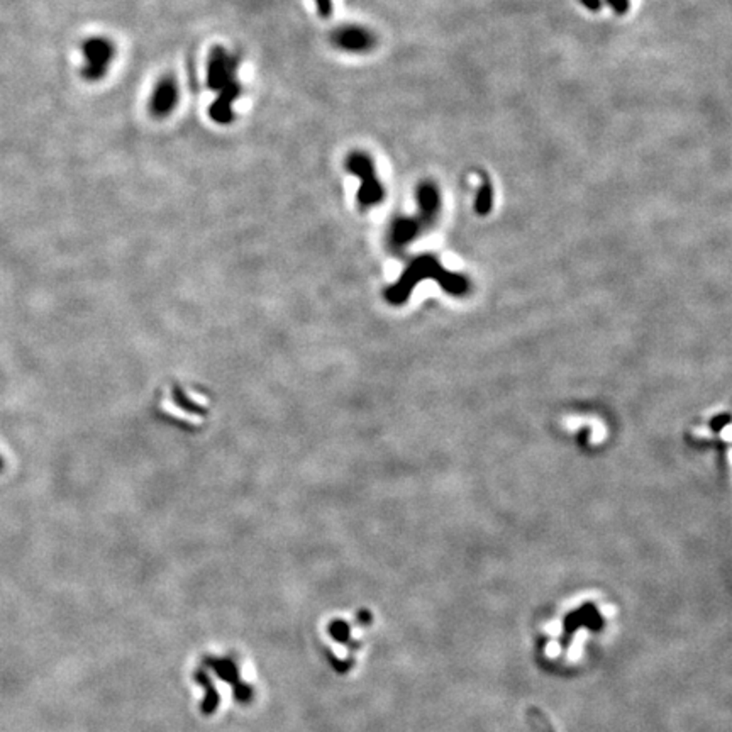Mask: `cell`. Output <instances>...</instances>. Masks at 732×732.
Here are the masks:
<instances>
[{
	"instance_id": "7c38bea8",
	"label": "cell",
	"mask_w": 732,
	"mask_h": 732,
	"mask_svg": "<svg viewBox=\"0 0 732 732\" xmlns=\"http://www.w3.org/2000/svg\"><path fill=\"white\" fill-rule=\"evenodd\" d=\"M580 2L590 11H600V7H602V0H580Z\"/></svg>"
},
{
	"instance_id": "ba28073f",
	"label": "cell",
	"mask_w": 732,
	"mask_h": 732,
	"mask_svg": "<svg viewBox=\"0 0 732 732\" xmlns=\"http://www.w3.org/2000/svg\"><path fill=\"white\" fill-rule=\"evenodd\" d=\"M415 230H417V224H415V220L402 219L395 225H393V239L402 243V241H405V239L412 238Z\"/></svg>"
},
{
	"instance_id": "5b68a950",
	"label": "cell",
	"mask_w": 732,
	"mask_h": 732,
	"mask_svg": "<svg viewBox=\"0 0 732 732\" xmlns=\"http://www.w3.org/2000/svg\"><path fill=\"white\" fill-rule=\"evenodd\" d=\"M176 102H178V87H176L173 78L165 76V78L160 80L155 92H153L151 102H149V111L155 117H166L171 114Z\"/></svg>"
},
{
	"instance_id": "9c48e42d",
	"label": "cell",
	"mask_w": 732,
	"mask_h": 732,
	"mask_svg": "<svg viewBox=\"0 0 732 732\" xmlns=\"http://www.w3.org/2000/svg\"><path fill=\"white\" fill-rule=\"evenodd\" d=\"M490 209H492V185H490V182H485L483 183L480 192H478L477 210L480 212V214H487Z\"/></svg>"
},
{
	"instance_id": "30bf717a",
	"label": "cell",
	"mask_w": 732,
	"mask_h": 732,
	"mask_svg": "<svg viewBox=\"0 0 732 732\" xmlns=\"http://www.w3.org/2000/svg\"><path fill=\"white\" fill-rule=\"evenodd\" d=\"M607 2L617 14H626L629 11V0H607Z\"/></svg>"
},
{
	"instance_id": "3957f363",
	"label": "cell",
	"mask_w": 732,
	"mask_h": 732,
	"mask_svg": "<svg viewBox=\"0 0 732 732\" xmlns=\"http://www.w3.org/2000/svg\"><path fill=\"white\" fill-rule=\"evenodd\" d=\"M83 76L87 80H101L114 60V44L106 38H90L83 43Z\"/></svg>"
},
{
	"instance_id": "8fae6325",
	"label": "cell",
	"mask_w": 732,
	"mask_h": 732,
	"mask_svg": "<svg viewBox=\"0 0 732 732\" xmlns=\"http://www.w3.org/2000/svg\"><path fill=\"white\" fill-rule=\"evenodd\" d=\"M315 4H317V9H319L320 16H322V17L331 16V12H332L331 0H315Z\"/></svg>"
},
{
	"instance_id": "8992f818",
	"label": "cell",
	"mask_w": 732,
	"mask_h": 732,
	"mask_svg": "<svg viewBox=\"0 0 732 732\" xmlns=\"http://www.w3.org/2000/svg\"><path fill=\"white\" fill-rule=\"evenodd\" d=\"M417 200L424 215H432L439 207V195H437L436 187L431 183L420 185L417 190Z\"/></svg>"
},
{
	"instance_id": "277c9868",
	"label": "cell",
	"mask_w": 732,
	"mask_h": 732,
	"mask_svg": "<svg viewBox=\"0 0 732 732\" xmlns=\"http://www.w3.org/2000/svg\"><path fill=\"white\" fill-rule=\"evenodd\" d=\"M332 43L337 48L345 49V51L363 53L370 51L375 46V43H377V39H375V36L368 29H363V27L358 26H347L332 34Z\"/></svg>"
},
{
	"instance_id": "52a82bcc",
	"label": "cell",
	"mask_w": 732,
	"mask_h": 732,
	"mask_svg": "<svg viewBox=\"0 0 732 732\" xmlns=\"http://www.w3.org/2000/svg\"><path fill=\"white\" fill-rule=\"evenodd\" d=\"M527 721H529V724L534 727L536 732H554L553 726L549 724L548 717H546L544 713L539 711V708H536V707L527 708Z\"/></svg>"
},
{
	"instance_id": "7a4b0ae2",
	"label": "cell",
	"mask_w": 732,
	"mask_h": 732,
	"mask_svg": "<svg viewBox=\"0 0 732 732\" xmlns=\"http://www.w3.org/2000/svg\"><path fill=\"white\" fill-rule=\"evenodd\" d=\"M346 168L350 173L356 175L360 178L361 187L358 192V200L363 207L377 205L383 198V187L375 173V166L372 158L366 156L365 153H352L347 156Z\"/></svg>"
},
{
	"instance_id": "6da1fadb",
	"label": "cell",
	"mask_w": 732,
	"mask_h": 732,
	"mask_svg": "<svg viewBox=\"0 0 732 732\" xmlns=\"http://www.w3.org/2000/svg\"><path fill=\"white\" fill-rule=\"evenodd\" d=\"M207 85L219 92L212 102L209 114L217 124H230L234 121L233 103L241 95V85L236 80V60L224 48H214L207 66Z\"/></svg>"
}]
</instances>
